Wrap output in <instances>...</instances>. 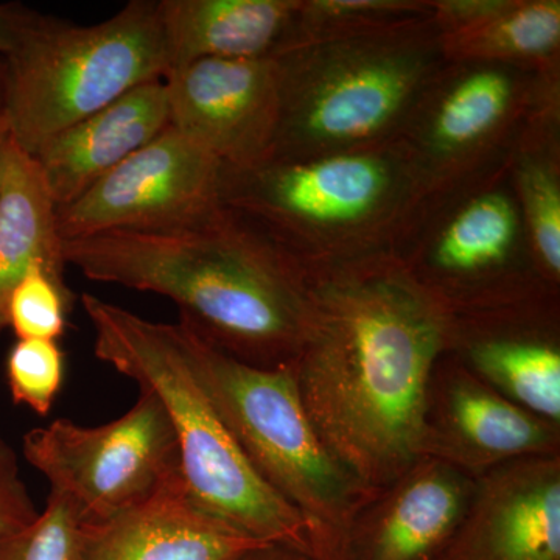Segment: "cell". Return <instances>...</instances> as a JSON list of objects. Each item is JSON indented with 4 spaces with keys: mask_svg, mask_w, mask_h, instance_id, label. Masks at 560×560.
<instances>
[{
    "mask_svg": "<svg viewBox=\"0 0 560 560\" xmlns=\"http://www.w3.org/2000/svg\"><path fill=\"white\" fill-rule=\"evenodd\" d=\"M22 452L86 522L135 510L184 480L171 419L145 389L130 410L103 425L57 419L28 431Z\"/></svg>",
    "mask_w": 560,
    "mask_h": 560,
    "instance_id": "10",
    "label": "cell"
},
{
    "mask_svg": "<svg viewBox=\"0 0 560 560\" xmlns=\"http://www.w3.org/2000/svg\"><path fill=\"white\" fill-rule=\"evenodd\" d=\"M445 61L503 62L559 72V0H503L467 31L441 36Z\"/></svg>",
    "mask_w": 560,
    "mask_h": 560,
    "instance_id": "22",
    "label": "cell"
},
{
    "mask_svg": "<svg viewBox=\"0 0 560 560\" xmlns=\"http://www.w3.org/2000/svg\"><path fill=\"white\" fill-rule=\"evenodd\" d=\"M171 125L164 80L140 84L47 140L35 154L58 208L75 201Z\"/></svg>",
    "mask_w": 560,
    "mask_h": 560,
    "instance_id": "18",
    "label": "cell"
},
{
    "mask_svg": "<svg viewBox=\"0 0 560 560\" xmlns=\"http://www.w3.org/2000/svg\"><path fill=\"white\" fill-rule=\"evenodd\" d=\"M510 173L541 275L560 289V98L526 121L511 150Z\"/></svg>",
    "mask_w": 560,
    "mask_h": 560,
    "instance_id": "21",
    "label": "cell"
},
{
    "mask_svg": "<svg viewBox=\"0 0 560 560\" xmlns=\"http://www.w3.org/2000/svg\"><path fill=\"white\" fill-rule=\"evenodd\" d=\"M3 58V114L11 139L32 156L58 132L171 72L153 0H132L95 25L36 13Z\"/></svg>",
    "mask_w": 560,
    "mask_h": 560,
    "instance_id": "7",
    "label": "cell"
},
{
    "mask_svg": "<svg viewBox=\"0 0 560 560\" xmlns=\"http://www.w3.org/2000/svg\"><path fill=\"white\" fill-rule=\"evenodd\" d=\"M300 2L160 0L171 70L208 58L265 60L275 57L285 44Z\"/></svg>",
    "mask_w": 560,
    "mask_h": 560,
    "instance_id": "19",
    "label": "cell"
},
{
    "mask_svg": "<svg viewBox=\"0 0 560 560\" xmlns=\"http://www.w3.org/2000/svg\"><path fill=\"white\" fill-rule=\"evenodd\" d=\"M178 326L202 388L246 458L307 523L312 559L341 560L350 526L378 490L350 474L319 436L294 364L250 366Z\"/></svg>",
    "mask_w": 560,
    "mask_h": 560,
    "instance_id": "6",
    "label": "cell"
},
{
    "mask_svg": "<svg viewBox=\"0 0 560 560\" xmlns=\"http://www.w3.org/2000/svg\"><path fill=\"white\" fill-rule=\"evenodd\" d=\"M81 305L94 329L95 357L154 394L167 412L194 503L253 539L312 559L307 523L261 480L232 436L191 366L178 324L140 318L91 293Z\"/></svg>",
    "mask_w": 560,
    "mask_h": 560,
    "instance_id": "3",
    "label": "cell"
},
{
    "mask_svg": "<svg viewBox=\"0 0 560 560\" xmlns=\"http://www.w3.org/2000/svg\"><path fill=\"white\" fill-rule=\"evenodd\" d=\"M423 189L399 139L302 160L223 167L220 205L301 265L390 253Z\"/></svg>",
    "mask_w": 560,
    "mask_h": 560,
    "instance_id": "4",
    "label": "cell"
},
{
    "mask_svg": "<svg viewBox=\"0 0 560 560\" xmlns=\"http://www.w3.org/2000/svg\"><path fill=\"white\" fill-rule=\"evenodd\" d=\"M3 88H5V58L0 57V113L3 110Z\"/></svg>",
    "mask_w": 560,
    "mask_h": 560,
    "instance_id": "31",
    "label": "cell"
},
{
    "mask_svg": "<svg viewBox=\"0 0 560 560\" xmlns=\"http://www.w3.org/2000/svg\"><path fill=\"white\" fill-rule=\"evenodd\" d=\"M475 481L441 460L420 458L359 512L341 560H441Z\"/></svg>",
    "mask_w": 560,
    "mask_h": 560,
    "instance_id": "16",
    "label": "cell"
},
{
    "mask_svg": "<svg viewBox=\"0 0 560 560\" xmlns=\"http://www.w3.org/2000/svg\"><path fill=\"white\" fill-rule=\"evenodd\" d=\"M164 81L171 127L223 167H250L268 160L280 102L272 58H208L171 70Z\"/></svg>",
    "mask_w": 560,
    "mask_h": 560,
    "instance_id": "13",
    "label": "cell"
},
{
    "mask_svg": "<svg viewBox=\"0 0 560 560\" xmlns=\"http://www.w3.org/2000/svg\"><path fill=\"white\" fill-rule=\"evenodd\" d=\"M36 265L51 279L66 283L57 202L38 161L10 136L0 184V319L3 323L7 324L11 290Z\"/></svg>",
    "mask_w": 560,
    "mask_h": 560,
    "instance_id": "20",
    "label": "cell"
},
{
    "mask_svg": "<svg viewBox=\"0 0 560 560\" xmlns=\"http://www.w3.org/2000/svg\"><path fill=\"white\" fill-rule=\"evenodd\" d=\"M5 327H7V324H5V323H3V320H2V319H0V331H2L3 329H5Z\"/></svg>",
    "mask_w": 560,
    "mask_h": 560,
    "instance_id": "32",
    "label": "cell"
},
{
    "mask_svg": "<svg viewBox=\"0 0 560 560\" xmlns=\"http://www.w3.org/2000/svg\"><path fill=\"white\" fill-rule=\"evenodd\" d=\"M430 18L431 0H301L278 54L302 44L371 35Z\"/></svg>",
    "mask_w": 560,
    "mask_h": 560,
    "instance_id": "23",
    "label": "cell"
},
{
    "mask_svg": "<svg viewBox=\"0 0 560 560\" xmlns=\"http://www.w3.org/2000/svg\"><path fill=\"white\" fill-rule=\"evenodd\" d=\"M84 517L60 493H49L38 517L0 539V560H79Z\"/></svg>",
    "mask_w": 560,
    "mask_h": 560,
    "instance_id": "24",
    "label": "cell"
},
{
    "mask_svg": "<svg viewBox=\"0 0 560 560\" xmlns=\"http://www.w3.org/2000/svg\"><path fill=\"white\" fill-rule=\"evenodd\" d=\"M223 164L168 125L75 201L58 208L62 241L109 231L160 230L220 205Z\"/></svg>",
    "mask_w": 560,
    "mask_h": 560,
    "instance_id": "11",
    "label": "cell"
},
{
    "mask_svg": "<svg viewBox=\"0 0 560 560\" xmlns=\"http://www.w3.org/2000/svg\"><path fill=\"white\" fill-rule=\"evenodd\" d=\"M10 140V127L5 114L0 113V184H2L3 160H5L7 145Z\"/></svg>",
    "mask_w": 560,
    "mask_h": 560,
    "instance_id": "30",
    "label": "cell"
},
{
    "mask_svg": "<svg viewBox=\"0 0 560 560\" xmlns=\"http://www.w3.org/2000/svg\"><path fill=\"white\" fill-rule=\"evenodd\" d=\"M264 541L200 510L180 480L101 522H84L79 560H235Z\"/></svg>",
    "mask_w": 560,
    "mask_h": 560,
    "instance_id": "17",
    "label": "cell"
},
{
    "mask_svg": "<svg viewBox=\"0 0 560 560\" xmlns=\"http://www.w3.org/2000/svg\"><path fill=\"white\" fill-rule=\"evenodd\" d=\"M441 560H560V456L481 475Z\"/></svg>",
    "mask_w": 560,
    "mask_h": 560,
    "instance_id": "15",
    "label": "cell"
},
{
    "mask_svg": "<svg viewBox=\"0 0 560 560\" xmlns=\"http://www.w3.org/2000/svg\"><path fill=\"white\" fill-rule=\"evenodd\" d=\"M72 291L51 279L43 268L32 267L11 290L7 301V324L18 340L57 341L68 326Z\"/></svg>",
    "mask_w": 560,
    "mask_h": 560,
    "instance_id": "25",
    "label": "cell"
},
{
    "mask_svg": "<svg viewBox=\"0 0 560 560\" xmlns=\"http://www.w3.org/2000/svg\"><path fill=\"white\" fill-rule=\"evenodd\" d=\"M235 560H312L304 552L285 547V545L268 544L246 551Z\"/></svg>",
    "mask_w": 560,
    "mask_h": 560,
    "instance_id": "29",
    "label": "cell"
},
{
    "mask_svg": "<svg viewBox=\"0 0 560 560\" xmlns=\"http://www.w3.org/2000/svg\"><path fill=\"white\" fill-rule=\"evenodd\" d=\"M556 98L560 70L445 61L399 138L423 195L506 160L526 121Z\"/></svg>",
    "mask_w": 560,
    "mask_h": 560,
    "instance_id": "9",
    "label": "cell"
},
{
    "mask_svg": "<svg viewBox=\"0 0 560 560\" xmlns=\"http://www.w3.org/2000/svg\"><path fill=\"white\" fill-rule=\"evenodd\" d=\"M420 456L477 480L514 460L560 456V425L490 388L445 352L427 390Z\"/></svg>",
    "mask_w": 560,
    "mask_h": 560,
    "instance_id": "12",
    "label": "cell"
},
{
    "mask_svg": "<svg viewBox=\"0 0 560 560\" xmlns=\"http://www.w3.org/2000/svg\"><path fill=\"white\" fill-rule=\"evenodd\" d=\"M35 16V11L25 7L0 5V57H5L16 47L22 33Z\"/></svg>",
    "mask_w": 560,
    "mask_h": 560,
    "instance_id": "28",
    "label": "cell"
},
{
    "mask_svg": "<svg viewBox=\"0 0 560 560\" xmlns=\"http://www.w3.org/2000/svg\"><path fill=\"white\" fill-rule=\"evenodd\" d=\"M447 353L490 388L560 425V296L451 313Z\"/></svg>",
    "mask_w": 560,
    "mask_h": 560,
    "instance_id": "14",
    "label": "cell"
},
{
    "mask_svg": "<svg viewBox=\"0 0 560 560\" xmlns=\"http://www.w3.org/2000/svg\"><path fill=\"white\" fill-rule=\"evenodd\" d=\"M38 514L22 478L18 455L0 438V539L31 525Z\"/></svg>",
    "mask_w": 560,
    "mask_h": 560,
    "instance_id": "27",
    "label": "cell"
},
{
    "mask_svg": "<svg viewBox=\"0 0 560 560\" xmlns=\"http://www.w3.org/2000/svg\"><path fill=\"white\" fill-rule=\"evenodd\" d=\"M272 60L280 102L268 160H302L399 139L427 84L445 65L433 18L302 44Z\"/></svg>",
    "mask_w": 560,
    "mask_h": 560,
    "instance_id": "5",
    "label": "cell"
},
{
    "mask_svg": "<svg viewBox=\"0 0 560 560\" xmlns=\"http://www.w3.org/2000/svg\"><path fill=\"white\" fill-rule=\"evenodd\" d=\"M65 352L57 341L18 340L7 357V381L14 404L49 415L62 382Z\"/></svg>",
    "mask_w": 560,
    "mask_h": 560,
    "instance_id": "26",
    "label": "cell"
},
{
    "mask_svg": "<svg viewBox=\"0 0 560 560\" xmlns=\"http://www.w3.org/2000/svg\"><path fill=\"white\" fill-rule=\"evenodd\" d=\"M62 257L95 282L168 298L180 323L250 366H293L307 340L304 268L223 205L178 226L62 241Z\"/></svg>",
    "mask_w": 560,
    "mask_h": 560,
    "instance_id": "2",
    "label": "cell"
},
{
    "mask_svg": "<svg viewBox=\"0 0 560 560\" xmlns=\"http://www.w3.org/2000/svg\"><path fill=\"white\" fill-rule=\"evenodd\" d=\"M311 326L296 364L305 408L335 458L381 490L418 463L431 374L451 312L393 253L302 265Z\"/></svg>",
    "mask_w": 560,
    "mask_h": 560,
    "instance_id": "1",
    "label": "cell"
},
{
    "mask_svg": "<svg viewBox=\"0 0 560 560\" xmlns=\"http://www.w3.org/2000/svg\"><path fill=\"white\" fill-rule=\"evenodd\" d=\"M390 253L451 313L560 296L534 256L510 156L422 195Z\"/></svg>",
    "mask_w": 560,
    "mask_h": 560,
    "instance_id": "8",
    "label": "cell"
}]
</instances>
